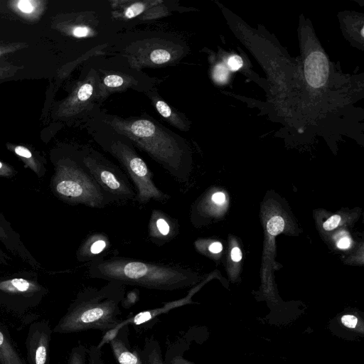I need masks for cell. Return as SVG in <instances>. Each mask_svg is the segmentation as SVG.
<instances>
[{"mask_svg": "<svg viewBox=\"0 0 364 364\" xmlns=\"http://www.w3.org/2000/svg\"><path fill=\"white\" fill-rule=\"evenodd\" d=\"M146 153L176 181L188 183L192 156L188 142L152 118H123L103 114L98 119Z\"/></svg>", "mask_w": 364, "mask_h": 364, "instance_id": "1", "label": "cell"}, {"mask_svg": "<svg viewBox=\"0 0 364 364\" xmlns=\"http://www.w3.org/2000/svg\"><path fill=\"white\" fill-rule=\"evenodd\" d=\"M89 274L94 279L161 291L185 289L198 281L196 274L187 268L119 256L91 261Z\"/></svg>", "mask_w": 364, "mask_h": 364, "instance_id": "2", "label": "cell"}, {"mask_svg": "<svg viewBox=\"0 0 364 364\" xmlns=\"http://www.w3.org/2000/svg\"><path fill=\"white\" fill-rule=\"evenodd\" d=\"M125 295V285L108 282L101 287L81 291L53 328V333H71L88 330L105 332L122 319L119 304Z\"/></svg>", "mask_w": 364, "mask_h": 364, "instance_id": "3", "label": "cell"}, {"mask_svg": "<svg viewBox=\"0 0 364 364\" xmlns=\"http://www.w3.org/2000/svg\"><path fill=\"white\" fill-rule=\"evenodd\" d=\"M100 128H95V132L92 131V135L97 144L114 156L126 171L135 186L137 202L145 204L151 200L160 203L167 201L170 196L154 183L152 172L137 154L133 144L102 122Z\"/></svg>", "mask_w": 364, "mask_h": 364, "instance_id": "4", "label": "cell"}, {"mask_svg": "<svg viewBox=\"0 0 364 364\" xmlns=\"http://www.w3.org/2000/svg\"><path fill=\"white\" fill-rule=\"evenodd\" d=\"M59 196L73 203L104 208L114 200L97 183L81 160V164L62 166L54 178Z\"/></svg>", "mask_w": 364, "mask_h": 364, "instance_id": "5", "label": "cell"}, {"mask_svg": "<svg viewBox=\"0 0 364 364\" xmlns=\"http://www.w3.org/2000/svg\"><path fill=\"white\" fill-rule=\"evenodd\" d=\"M82 161L90 174L114 201L136 198V191L127 176L100 153L91 149Z\"/></svg>", "mask_w": 364, "mask_h": 364, "instance_id": "6", "label": "cell"}, {"mask_svg": "<svg viewBox=\"0 0 364 364\" xmlns=\"http://www.w3.org/2000/svg\"><path fill=\"white\" fill-rule=\"evenodd\" d=\"M53 328L48 320L31 323L25 341L28 364H49Z\"/></svg>", "mask_w": 364, "mask_h": 364, "instance_id": "7", "label": "cell"}, {"mask_svg": "<svg viewBox=\"0 0 364 364\" xmlns=\"http://www.w3.org/2000/svg\"><path fill=\"white\" fill-rule=\"evenodd\" d=\"M99 70V80L95 93L97 102L112 92L125 91L128 88H145L146 92L151 89V82L149 79L139 80L134 74L118 70L109 72L102 68Z\"/></svg>", "mask_w": 364, "mask_h": 364, "instance_id": "8", "label": "cell"}, {"mask_svg": "<svg viewBox=\"0 0 364 364\" xmlns=\"http://www.w3.org/2000/svg\"><path fill=\"white\" fill-rule=\"evenodd\" d=\"M178 233V224L173 218L159 210L151 213L149 223L151 240L161 245L171 240Z\"/></svg>", "mask_w": 364, "mask_h": 364, "instance_id": "9", "label": "cell"}, {"mask_svg": "<svg viewBox=\"0 0 364 364\" xmlns=\"http://www.w3.org/2000/svg\"><path fill=\"white\" fill-rule=\"evenodd\" d=\"M304 73L307 82L314 87L323 86L328 75V63L326 55L318 51L311 53L305 60Z\"/></svg>", "mask_w": 364, "mask_h": 364, "instance_id": "10", "label": "cell"}, {"mask_svg": "<svg viewBox=\"0 0 364 364\" xmlns=\"http://www.w3.org/2000/svg\"><path fill=\"white\" fill-rule=\"evenodd\" d=\"M128 332V326H124L109 341L113 355L119 364H142L136 349L131 350Z\"/></svg>", "mask_w": 364, "mask_h": 364, "instance_id": "11", "label": "cell"}, {"mask_svg": "<svg viewBox=\"0 0 364 364\" xmlns=\"http://www.w3.org/2000/svg\"><path fill=\"white\" fill-rule=\"evenodd\" d=\"M145 94L150 98L159 114L170 124L181 131H188L189 125L188 124V119L185 115L179 114L171 107L165 101L159 97L156 92H152L150 90L145 92Z\"/></svg>", "mask_w": 364, "mask_h": 364, "instance_id": "12", "label": "cell"}, {"mask_svg": "<svg viewBox=\"0 0 364 364\" xmlns=\"http://www.w3.org/2000/svg\"><path fill=\"white\" fill-rule=\"evenodd\" d=\"M108 237L102 233H94L88 236L77 251L78 259L81 261H92L105 252L109 247Z\"/></svg>", "mask_w": 364, "mask_h": 364, "instance_id": "13", "label": "cell"}, {"mask_svg": "<svg viewBox=\"0 0 364 364\" xmlns=\"http://www.w3.org/2000/svg\"><path fill=\"white\" fill-rule=\"evenodd\" d=\"M0 364H28L18 351L8 328L1 321Z\"/></svg>", "mask_w": 364, "mask_h": 364, "instance_id": "14", "label": "cell"}, {"mask_svg": "<svg viewBox=\"0 0 364 364\" xmlns=\"http://www.w3.org/2000/svg\"><path fill=\"white\" fill-rule=\"evenodd\" d=\"M41 290L36 283L21 278H15L0 282V294L31 298Z\"/></svg>", "mask_w": 364, "mask_h": 364, "instance_id": "15", "label": "cell"}, {"mask_svg": "<svg viewBox=\"0 0 364 364\" xmlns=\"http://www.w3.org/2000/svg\"><path fill=\"white\" fill-rule=\"evenodd\" d=\"M142 364H164L159 343L154 338H146L142 348H135Z\"/></svg>", "mask_w": 364, "mask_h": 364, "instance_id": "16", "label": "cell"}, {"mask_svg": "<svg viewBox=\"0 0 364 364\" xmlns=\"http://www.w3.org/2000/svg\"><path fill=\"white\" fill-rule=\"evenodd\" d=\"M188 344L183 341H176L170 345L166 351L164 364H194L183 357Z\"/></svg>", "mask_w": 364, "mask_h": 364, "instance_id": "17", "label": "cell"}, {"mask_svg": "<svg viewBox=\"0 0 364 364\" xmlns=\"http://www.w3.org/2000/svg\"><path fill=\"white\" fill-rule=\"evenodd\" d=\"M161 2V1L127 2L128 5L124 6L123 16L127 19L136 18L141 15L146 11L151 9V6H156Z\"/></svg>", "mask_w": 364, "mask_h": 364, "instance_id": "18", "label": "cell"}, {"mask_svg": "<svg viewBox=\"0 0 364 364\" xmlns=\"http://www.w3.org/2000/svg\"><path fill=\"white\" fill-rule=\"evenodd\" d=\"M148 59L154 64L162 65L172 62L173 60V53L166 48H159L154 49L149 53Z\"/></svg>", "mask_w": 364, "mask_h": 364, "instance_id": "19", "label": "cell"}, {"mask_svg": "<svg viewBox=\"0 0 364 364\" xmlns=\"http://www.w3.org/2000/svg\"><path fill=\"white\" fill-rule=\"evenodd\" d=\"M87 355V348L78 343L71 348L66 364H86Z\"/></svg>", "mask_w": 364, "mask_h": 364, "instance_id": "20", "label": "cell"}, {"mask_svg": "<svg viewBox=\"0 0 364 364\" xmlns=\"http://www.w3.org/2000/svg\"><path fill=\"white\" fill-rule=\"evenodd\" d=\"M284 228V221L280 216L272 217L267 224V232L272 235H277L282 232Z\"/></svg>", "mask_w": 364, "mask_h": 364, "instance_id": "21", "label": "cell"}, {"mask_svg": "<svg viewBox=\"0 0 364 364\" xmlns=\"http://www.w3.org/2000/svg\"><path fill=\"white\" fill-rule=\"evenodd\" d=\"M87 359L88 364H106L102 355V350L97 346L87 348Z\"/></svg>", "mask_w": 364, "mask_h": 364, "instance_id": "22", "label": "cell"}, {"mask_svg": "<svg viewBox=\"0 0 364 364\" xmlns=\"http://www.w3.org/2000/svg\"><path fill=\"white\" fill-rule=\"evenodd\" d=\"M228 77V70L222 63L218 64L213 70V78L219 83H223L227 81Z\"/></svg>", "mask_w": 364, "mask_h": 364, "instance_id": "23", "label": "cell"}, {"mask_svg": "<svg viewBox=\"0 0 364 364\" xmlns=\"http://www.w3.org/2000/svg\"><path fill=\"white\" fill-rule=\"evenodd\" d=\"M139 292L136 290L129 291L127 296L124 295L121 304L124 308H129L138 300Z\"/></svg>", "mask_w": 364, "mask_h": 364, "instance_id": "24", "label": "cell"}, {"mask_svg": "<svg viewBox=\"0 0 364 364\" xmlns=\"http://www.w3.org/2000/svg\"><path fill=\"white\" fill-rule=\"evenodd\" d=\"M341 216L338 215H332L323 225L325 230H332L335 229L341 221Z\"/></svg>", "mask_w": 364, "mask_h": 364, "instance_id": "25", "label": "cell"}, {"mask_svg": "<svg viewBox=\"0 0 364 364\" xmlns=\"http://www.w3.org/2000/svg\"><path fill=\"white\" fill-rule=\"evenodd\" d=\"M242 60L238 55H233L229 58L228 60V68L232 71H236L242 66Z\"/></svg>", "mask_w": 364, "mask_h": 364, "instance_id": "26", "label": "cell"}, {"mask_svg": "<svg viewBox=\"0 0 364 364\" xmlns=\"http://www.w3.org/2000/svg\"><path fill=\"white\" fill-rule=\"evenodd\" d=\"M341 322L345 326L353 328L357 325L358 318L353 315H344L341 317Z\"/></svg>", "mask_w": 364, "mask_h": 364, "instance_id": "27", "label": "cell"}, {"mask_svg": "<svg viewBox=\"0 0 364 364\" xmlns=\"http://www.w3.org/2000/svg\"><path fill=\"white\" fill-rule=\"evenodd\" d=\"M90 33V28L87 26H77L73 31V35L78 38L87 36Z\"/></svg>", "mask_w": 364, "mask_h": 364, "instance_id": "28", "label": "cell"}, {"mask_svg": "<svg viewBox=\"0 0 364 364\" xmlns=\"http://www.w3.org/2000/svg\"><path fill=\"white\" fill-rule=\"evenodd\" d=\"M18 9L24 13H31L33 7L31 3L26 0H21L18 2Z\"/></svg>", "mask_w": 364, "mask_h": 364, "instance_id": "29", "label": "cell"}, {"mask_svg": "<svg viewBox=\"0 0 364 364\" xmlns=\"http://www.w3.org/2000/svg\"><path fill=\"white\" fill-rule=\"evenodd\" d=\"M211 199L217 205H222L225 200V196L222 192H216L212 196Z\"/></svg>", "mask_w": 364, "mask_h": 364, "instance_id": "30", "label": "cell"}, {"mask_svg": "<svg viewBox=\"0 0 364 364\" xmlns=\"http://www.w3.org/2000/svg\"><path fill=\"white\" fill-rule=\"evenodd\" d=\"M15 152L18 155L25 157V158L28 159V158L31 157V153L30 152V151L23 146H19L16 147Z\"/></svg>", "mask_w": 364, "mask_h": 364, "instance_id": "31", "label": "cell"}, {"mask_svg": "<svg viewBox=\"0 0 364 364\" xmlns=\"http://www.w3.org/2000/svg\"><path fill=\"white\" fill-rule=\"evenodd\" d=\"M208 250L212 253H219L223 250V245L219 242H214L210 245V246L208 247Z\"/></svg>", "mask_w": 364, "mask_h": 364, "instance_id": "32", "label": "cell"}, {"mask_svg": "<svg viewBox=\"0 0 364 364\" xmlns=\"http://www.w3.org/2000/svg\"><path fill=\"white\" fill-rule=\"evenodd\" d=\"M231 258L234 262H239L242 259V252L239 247L232 248Z\"/></svg>", "mask_w": 364, "mask_h": 364, "instance_id": "33", "label": "cell"}, {"mask_svg": "<svg viewBox=\"0 0 364 364\" xmlns=\"http://www.w3.org/2000/svg\"><path fill=\"white\" fill-rule=\"evenodd\" d=\"M350 245V240L348 237H344L339 240L337 243V246L340 249H347Z\"/></svg>", "mask_w": 364, "mask_h": 364, "instance_id": "34", "label": "cell"}, {"mask_svg": "<svg viewBox=\"0 0 364 364\" xmlns=\"http://www.w3.org/2000/svg\"><path fill=\"white\" fill-rule=\"evenodd\" d=\"M361 35H362V36H363V28H362V30H361Z\"/></svg>", "mask_w": 364, "mask_h": 364, "instance_id": "35", "label": "cell"}, {"mask_svg": "<svg viewBox=\"0 0 364 364\" xmlns=\"http://www.w3.org/2000/svg\"><path fill=\"white\" fill-rule=\"evenodd\" d=\"M1 166H2V164H1V163L0 162V168H1Z\"/></svg>", "mask_w": 364, "mask_h": 364, "instance_id": "36", "label": "cell"}]
</instances>
